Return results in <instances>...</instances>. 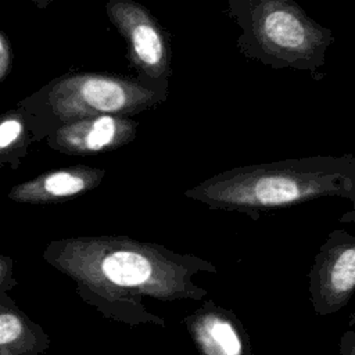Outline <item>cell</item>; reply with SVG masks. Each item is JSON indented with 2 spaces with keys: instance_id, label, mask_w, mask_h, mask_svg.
<instances>
[{
  "instance_id": "cell-1",
  "label": "cell",
  "mask_w": 355,
  "mask_h": 355,
  "mask_svg": "<svg viewBox=\"0 0 355 355\" xmlns=\"http://www.w3.org/2000/svg\"><path fill=\"white\" fill-rule=\"evenodd\" d=\"M211 208L255 215L326 196L355 197V157L313 155L222 171L184 193Z\"/></svg>"
},
{
  "instance_id": "cell-2",
  "label": "cell",
  "mask_w": 355,
  "mask_h": 355,
  "mask_svg": "<svg viewBox=\"0 0 355 355\" xmlns=\"http://www.w3.org/2000/svg\"><path fill=\"white\" fill-rule=\"evenodd\" d=\"M169 80L103 72H68L43 85L17 105L42 126L46 137L58 126L94 115L135 116L161 105Z\"/></svg>"
},
{
  "instance_id": "cell-3",
  "label": "cell",
  "mask_w": 355,
  "mask_h": 355,
  "mask_svg": "<svg viewBox=\"0 0 355 355\" xmlns=\"http://www.w3.org/2000/svg\"><path fill=\"white\" fill-rule=\"evenodd\" d=\"M237 44L248 58L273 68L315 75L324 65L333 32L312 19L294 0H258L237 21Z\"/></svg>"
},
{
  "instance_id": "cell-4",
  "label": "cell",
  "mask_w": 355,
  "mask_h": 355,
  "mask_svg": "<svg viewBox=\"0 0 355 355\" xmlns=\"http://www.w3.org/2000/svg\"><path fill=\"white\" fill-rule=\"evenodd\" d=\"M105 11L110 22L125 39L130 65L137 75L151 80H169V35L148 8L135 0H108Z\"/></svg>"
},
{
  "instance_id": "cell-5",
  "label": "cell",
  "mask_w": 355,
  "mask_h": 355,
  "mask_svg": "<svg viewBox=\"0 0 355 355\" xmlns=\"http://www.w3.org/2000/svg\"><path fill=\"white\" fill-rule=\"evenodd\" d=\"M139 122L130 116L94 115L64 123L44 140L67 155H94L118 150L135 140Z\"/></svg>"
},
{
  "instance_id": "cell-6",
  "label": "cell",
  "mask_w": 355,
  "mask_h": 355,
  "mask_svg": "<svg viewBox=\"0 0 355 355\" xmlns=\"http://www.w3.org/2000/svg\"><path fill=\"white\" fill-rule=\"evenodd\" d=\"M104 178V168L87 165L51 169L14 186L8 197L18 202H55L96 189L101 184Z\"/></svg>"
},
{
  "instance_id": "cell-7",
  "label": "cell",
  "mask_w": 355,
  "mask_h": 355,
  "mask_svg": "<svg viewBox=\"0 0 355 355\" xmlns=\"http://www.w3.org/2000/svg\"><path fill=\"white\" fill-rule=\"evenodd\" d=\"M43 139L42 126L25 108L17 105L0 114V168L18 169L31 144Z\"/></svg>"
},
{
  "instance_id": "cell-8",
  "label": "cell",
  "mask_w": 355,
  "mask_h": 355,
  "mask_svg": "<svg viewBox=\"0 0 355 355\" xmlns=\"http://www.w3.org/2000/svg\"><path fill=\"white\" fill-rule=\"evenodd\" d=\"M101 270L110 282L132 287L144 283L150 277L151 265L141 254L125 250L108 254L103 259Z\"/></svg>"
},
{
  "instance_id": "cell-9",
  "label": "cell",
  "mask_w": 355,
  "mask_h": 355,
  "mask_svg": "<svg viewBox=\"0 0 355 355\" xmlns=\"http://www.w3.org/2000/svg\"><path fill=\"white\" fill-rule=\"evenodd\" d=\"M200 341L209 355H241V340L234 327L223 319L211 318L200 330Z\"/></svg>"
},
{
  "instance_id": "cell-10",
  "label": "cell",
  "mask_w": 355,
  "mask_h": 355,
  "mask_svg": "<svg viewBox=\"0 0 355 355\" xmlns=\"http://www.w3.org/2000/svg\"><path fill=\"white\" fill-rule=\"evenodd\" d=\"M355 284V250L352 245L343 248L329 270V287L336 294H345Z\"/></svg>"
},
{
  "instance_id": "cell-11",
  "label": "cell",
  "mask_w": 355,
  "mask_h": 355,
  "mask_svg": "<svg viewBox=\"0 0 355 355\" xmlns=\"http://www.w3.org/2000/svg\"><path fill=\"white\" fill-rule=\"evenodd\" d=\"M21 333V322L10 313L0 315V344L15 340Z\"/></svg>"
},
{
  "instance_id": "cell-12",
  "label": "cell",
  "mask_w": 355,
  "mask_h": 355,
  "mask_svg": "<svg viewBox=\"0 0 355 355\" xmlns=\"http://www.w3.org/2000/svg\"><path fill=\"white\" fill-rule=\"evenodd\" d=\"M12 64V51L8 37L0 31V82L8 75Z\"/></svg>"
},
{
  "instance_id": "cell-13",
  "label": "cell",
  "mask_w": 355,
  "mask_h": 355,
  "mask_svg": "<svg viewBox=\"0 0 355 355\" xmlns=\"http://www.w3.org/2000/svg\"><path fill=\"white\" fill-rule=\"evenodd\" d=\"M227 1H229V8L232 11V15L234 17L236 21H239L248 11V8L258 0H227Z\"/></svg>"
},
{
  "instance_id": "cell-14",
  "label": "cell",
  "mask_w": 355,
  "mask_h": 355,
  "mask_svg": "<svg viewBox=\"0 0 355 355\" xmlns=\"http://www.w3.org/2000/svg\"><path fill=\"white\" fill-rule=\"evenodd\" d=\"M31 1H32V4H33L36 8L44 10V8H47L54 0H31Z\"/></svg>"
}]
</instances>
